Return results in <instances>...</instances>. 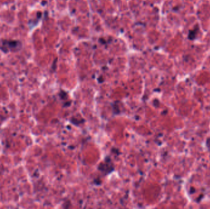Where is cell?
I'll use <instances>...</instances> for the list:
<instances>
[{
    "mask_svg": "<svg viewBox=\"0 0 210 209\" xmlns=\"http://www.w3.org/2000/svg\"><path fill=\"white\" fill-rule=\"evenodd\" d=\"M22 47V44L20 41L15 40H3L0 42V49L4 52L16 51L19 50Z\"/></svg>",
    "mask_w": 210,
    "mask_h": 209,
    "instance_id": "6da1fadb",
    "label": "cell"
}]
</instances>
